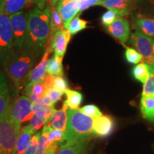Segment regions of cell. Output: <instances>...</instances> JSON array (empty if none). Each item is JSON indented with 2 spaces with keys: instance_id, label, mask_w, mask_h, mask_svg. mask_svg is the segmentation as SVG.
<instances>
[{
  "instance_id": "6da1fadb",
  "label": "cell",
  "mask_w": 154,
  "mask_h": 154,
  "mask_svg": "<svg viewBox=\"0 0 154 154\" xmlns=\"http://www.w3.org/2000/svg\"><path fill=\"white\" fill-rule=\"evenodd\" d=\"M50 16L49 5L44 10L35 7L29 13L24 48L38 54L46 47L50 34Z\"/></svg>"
},
{
  "instance_id": "7a4b0ae2",
  "label": "cell",
  "mask_w": 154,
  "mask_h": 154,
  "mask_svg": "<svg viewBox=\"0 0 154 154\" xmlns=\"http://www.w3.org/2000/svg\"><path fill=\"white\" fill-rule=\"evenodd\" d=\"M38 55V53L23 47L21 49L13 50L2 61L5 72L14 84L17 93L24 86L26 78Z\"/></svg>"
},
{
  "instance_id": "3957f363",
  "label": "cell",
  "mask_w": 154,
  "mask_h": 154,
  "mask_svg": "<svg viewBox=\"0 0 154 154\" xmlns=\"http://www.w3.org/2000/svg\"><path fill=\"white\" fill-rule=\"evenodd\" d=\"M94 118L84 114L78 109H69L66 130L63 148L77 142L91 140L96 137L94 131Z\"/></svg>"
},
{
  "instance_id": "277c9868",
  "label": "cell",
  "mask_w": 154,
  "mask_h": 154,
  "mask_svg": "<svg viewBox=\"0 0 154 154\" xmlns=\"http://www.w3.org/2000/svg\"><path fill=\"white\" fill-rule=\"evenodd\" d=\"M21 129V124L14 120L9 109L0 118V154H14Z\"/></svg>"
},
{
  "instance_id": "5b68a950",
  "label": "cell",
  "mask_w": 154,
  "mask_h": 154,
  "mask_svg": "<svg viewBox=\"0 0 154 154\" xmlns=\"http://www.w3.org/2000/svg\"><path fill=\"white\" fill-rule=\"evenodd\" d=\"M14 48L10 17L5 12L3 3L0 8V61H2Z\"/></svg>"
},
{
  "instance_id": "8992f818",
  "label": "cell",
  "mask_w": 154,
  "mask_h": 154,
  "mask_svg": "<svg viewBox=\"0 0 154 154\" xmlns=\"http://www.w3.org/2000/svg\"><path fill=\"white\" fill-rule=\"evenodd\" d=\"M152 38L145 34L136 31L131 34L129 43L132 44L143 57V61L149 65L152 72L154 73V55L152 47Z\"/></svg>"
},
{
  "instance_id": "52a82bcc",
  "label": "cell",
  "mask_w": 154,
  "mask_h": 154,
  "mask_svg": "<svg viewBox=\"0 0 154 154\" xmlns=\"http://www.w3.org/2000/svg\"><path fill=\"white\" fill-rule=\"evenodd\" d=\"M9 17L12 28L14 48L21 49L24 47L26 39L29 13L22 11Z\"/></svg>"
},
{
  "instance_id": "ba28073f",
  "label": "cell",
  "mask_w": 154,
  "mask_h": 154,
  "mask_svg": "<svg viewBox=\"0 0 154 154\" xmlns=\"http://www.w3.org/2000/svg\"><path fill=\"white\" fill-rule=\"evenodd\" d=\"M11 115L20 124L32 120L34 113L33 102L27 96H19L9 106Z\"/></svg>"
},
{
  "instance_id": "9c48e42d",
  "label": "cell",
  "mask_w": 154,
  "mask_h": 154,
  "mask_svg": "<svg viewBox=\"0 0 154 154\" xmlns=\"http://www.w3.org/2000/svg\"><path fill=\"white\" fill-rule=\"evenodd\" d=\"M53 51L51 46L46 47V51L44 52L43 57H42L41 61H39L38 65L34 69H32L29 74L27 78H26L25 85L29 84H35V83L42 82L45 79L47 76V63L49 61V55Z\"/></svg>"
},
{
  "instance_id": "30bf717a",
  "label": "cell",
  "mask_w": 154,
  "mask_h": 154,
  "mask_svg": "<svg viewBox=\"0 0 154 154\" xmlns=\"http://www.w3.org/2000/svg\"><path fill=\"white\" fill-rule=\"evenodd\" d=\"M106 29L113 37L122 43L128 41L130 36V25L128 21L123 17H117L112 24L106 26Z\"/></svg>"
},
{
  "instance_id": "8fae6325",
  "label": "cell",
  "mask_w": 154,
  "mask_h": 154,
  "mask_svg": "<svg viewBox=\"0 0 154 154\" xmlns=\"http://www.w3.org/2000/svg\"><path fill=\"white\" fill-rule=\"evenodd\" d=\"M136 2V0H101L97 5L115 11L119 17L127 16Z\"/></svg>"
},
{
  "instance_id": "7c38bea8",
  "label": "cell",
  "mask_w": 154,
  "mask_h": 154,
  "mask_svg": "<svg viewBox=\"0 0 154 154\" xmlns=\"http://www.w3.org/2000/svg\"><path fill=\"white\" fill-rule=\"evenodd\" d=\"M71 36L72 35L68 29L59 30L56 32L51 42V47L54 52V55L61 58L63 57Z\"/></svg>"
},
{
  "instance_id": "4fadbf2b",
  "label": "cell",
  "mask_w": 154,
  "mask_h": 154,
  "mask_svg": "<svg viewBox=\"0 0 154 154\" xmlns=\"http://www.w3.org/2000/svg\"><path fill=\"white\" fill-rule=\"evenodd\" d=\"M81 3L80 0H72L64 5H57L56 7L60 13L65 29H68L72 20L80 11Z\"/></svg>"
},
{
  "instance_id": "5bb4252c",
  "label": "cell",
  "mask_w": 154,
  "mask_h": 154,
  "mask_svg": "<svg viewBox=\"0 0 154 154\" xmlns=\"http://www.w3.org/2000/svg\"><path fill=\"white\" fill-rule=\"evenodd\" d=\"M114 121L109 116L101 115L94 118V131L96 137L109 136L114 129Z\"/></svg>"
},
{
  "instance_id": "9a60e30c",
  "label": "cell",
  "mask_w": 154,
  "mask_h": 154,
  "mask_svg": "<svg viewBox=\"0 0 154 154\" xmlns=\"http://www.w3.org/2000/svg\"><path fill=\"white\" fill-rule=\"evenodd\" d=\"M68 106L63 103L62 108L59 110L54 109L47 124L51 128L65 133L68 121Z\"/></svg>"
},
{
  "instance_id": "2e32d148",
  "label": "cell",
  "mask_w": 154,
  "mask_h": 154,
  "mask_svg": "<svg viewBox=\"0 0 154 154\" xmlns=\"http://www.w3.org/2000/svg\"><path fill=\"white\" fill-rule=\"evenodd\" d=\"M35 132L29 125L23 127L17 139L14 154H24Z\"/></svg>"
},
{
  "instance_id": "e0dca14e",
  "label": "cell",
  "mask_w": 154,
  "mask_h": 154,
  "mask_svg": "<svg viewBox=\"0 0 154 154\" xmlns=\"http://www.w3.org/2000/svg\"><path fill=\"white\" fill-rule=\"evenodd\" d=\"M9 94L7 79L6 75L0 72V118L9 110Z\"/></svg>"
},
{
  "instance_id": "ac0fdd59",
  "label": "cell",
  "mask_w": 154,
  "mask_h": 154,
  "mask_svg": "<svg viewBox=\"0 0 154 154\" xmlns=\"http://www.w3.org/2000/svg\"><path fill=\"white\" fill-rule=\"evenodd\" d=\"M51 7V16H50V34L46 47H49V44L51 43L53 36L57 31L65 29L63 26L62 18L54 5H49Z\"/></svg>"
},
{
  "instance_id": "d6986e66",
  "label": "cell",
  "mask_w": 154,
  "mask_h": 154,
  "mask_svg": "<svg viewBox=\"0 0 154 154\" xmlns=\"http://www.w3.org/2000/svg\"><path fill=\"white\" fill-rule=\"evenodd\" d=\"M134 26L138 31L149 37H154V19L138 15L134 21Z\"/></svg>"
},
{
  "instance_id": "ffe728a7",
  "label": "cell",
  "mask_w": 154,
  "mask_h": 154,
  "mask_svg": "<svg viewBox=\"0 0 154 154\" xmlns=\"http://www.w3.org/2000/svg\"><path fill=\"white\" fill-rule=\"evenodd\" d=\"M33 4L32 0H5L4 9L7 14L11 15L24 11V9Z\"/></svg>"
},
{
  "instance_id": "44dd1931",
  "label": "cell",
  "mask_w": 154,
  "mask_h": 154,
  "mask_svg": "<svg viewBox=\"0 0 154 154\" xmlns=\"http://www.w3.org/2000/svg\"><path fill=\"white\" fill-rule=\"evenodd\" d=\"M140 109L144 119L154 123V96H141Z\"/></svg>"
},
{
  "instance_id": "7402d4cb",
  "label": "cell",
  "mask_w": 154,
  "mask_h": 154,
  "mask_svg": "<svg viewBox=\"0 0 154 154\" xmlns=\"http://www.w3.org/2000/svg\"><path fill=\"white\" fill-rule=\"evenodd\" d=\"M90 141L91 140L77 142L60 149L56 154H88Z\"/></svg>"
},
{
  "instance_id": "603a6c76",
  "label": "cell",
  "mask_w": 154,
  "mask_h": 154,
  "mask_svg": "<svg viewBox=\"0 0 154 154\" xmlns=\"http://www.w3.org/2000/svg\"><path fill=\"white\" fill-rule=\"evenodd\" d=\"M63 58L54 55L49 59L47 63V74L53 76H63Z\"/></svg>"
},
{
  "instance_id": "cb8c5ba5",
  "label": "cell",
  "mask_w": 154,
  "mask_h": 154,
  "mask_svg": "<svg viewBox=\"0 0 154 154\" xmlns=\"http://www.w3.org/2000/svg\"><path fill=\"white\" fill-rule=\"evenodd\" d=\"M151 72V67L145 62L138 63L132 70V74L135 79L143 84H145L146 81L149 79Z\"/></svg>"
},
{
  "instance_id": "d4e9b609",
  "label": "cell",
  "mask_w": 154,
  "mask_h": 154,
  "mask_svg": "<svg viewBox=\"0 0 154 154\" xmlns=\"http://www.w3.org/2000/svg\"><path fill=\"white\" fill-rule=\"evenodd\" d=\"M64 94L66 96V99L63 103L70 109H78L83 101L82 94L69 88Z\"/></svg>"
},
{
  "instance_id": "484cf974",
  "label": "cell",
  "mask_w": 154,
  "mask_h": 154,
  "mask_svg": "<svg viewBox=\"0 0 154 154\" xmlns=\"http://www.w3.org/2000/svg\"><path fill=\"white\" fill-rule=\"evenodd\" d=\"M87 21L81 19L79 15H78L72 20L69 26L68 30L71 35H74L78 32L87 28Z\"/></svg>"
},
{
  "instance_id": "4316f807",
  "label": "cell",
  "mask_w": 154,
  "mask_h": 154,
  "mask_svg": "<svg viewBox=\"0 0 154 154\" xmlns=\"http://www.w3.org/2000/svg\"><path fill=\"white\" fill-rule=\"evenodd\" d=\"M49 126L46 124L44 126L42 131L41 132V136L38 140V143L37 148L36 149L35 154H45L47 151L48 146V134H49Z\"/></svg>"
},
{
  "instance_id": "83f0119b",
  "label": "cell",
  "mask_w": 154,
  "mask_h": 154,
  "mask_svg": "<svg viewBox=\"0 0 154 154\" xmlns=\"http://www.w3.org/2000/svg\"><path fill=\"white\" fill-rule=\"evenodd\" d=\"M64 139V133L49 127V134H48V144H58L61 146V149Z\"/></svg>"
},
{
  "instance_id": "f1b7e54d",
  "label": "cell",
  "mask_w": 154,
  "mask_h": 154,
  "mask_svg": "<svg viewBox=\"0 0 154 154\" xmlns=\"http://www.w3.org/2000/svg\"><path fill=\"white\" fill-rule=\"evenodd\" d=\"M54 106H42L38 103H33V111L35 115L45 119L47 121H49L54 110Z\"/></svg>"
},
{
  "instance_id": "f546056e",
  "label": "cell",
  "mask_w": 154,
  "mask_h": 154,
  "mask_svg": "<svg viewBox=\"0 0 154 154\" xmlns=\"http://www.w3.org/2000/svg\"><path fill=\"white\" fill-rule=\"evenodd\" d=\"M126 47L125 57L128 63H133V64H138L140 61H143V57L137 50L128 47Z\"/></svg>"
},
{
  "instance_id": "4dcf8cb0",
  "label": "cell",
  "mask_w": 154,
  "mask_h": 154,
  "mask_svg": "<svg viewBox=\"0 0 154 154\" xmlns=\"http://www.w3.org/2000/svg\"><path fill=\"white\" fill-rule=\"evenodd\" d=\"M141 96H154V73H151L149 79L143 84Z\"/></svg>"
},
{
  "instance_id": "1f68e13d",
  "label": "cell",
  "mask_w": 154,
  "mask_h": 154,
  "mask_svg": "<svg viewBox=\"0 0 154 154\" xmlns=\"http://www.w3.org/2000/svg\"><path fill=\"white\" fill-rule=\"evenodd\" d=\"M79 110L84 113V114L91 116L92 118H96V117L101 116V115H103L101 111L99 110V107L94 104L86 105L84 107L79 109Z\"/></svg>"
},
{
  "instance_id": "d6a6232c",
  "label": "cell",
  "mask_w": 154,
  "mask_h": 154,
  "mask_svg": "<svg viewBox=\"0 0 154 154\" xmlns=\"http://www.w3.org/2000/svg\"><path fill=\"white\" fill-rule=\"evenodd\" d=\"M117 17H119V16L115 11L111 10V9H108V11L103 13L101 17V24L105 27H106V26L112 24Z\"/></svg>"
},
{
  "instance_id": "836d02e7",
  "label": "cell",
  "mask_w": 154,
  "mask_h": 154,
  "mask_svg": "<svg viewBox=\"0 0 154 154\" xmlns=\"http://www.w3.org/2000/svg\"><path fill=\"white\" fill-rule=\"evenodd\" d=\"M53 88L64 94L68 89V82L63 76H55L53 82Z\"/></svg>"
},
{
  "instance_id": "e575fe53",
  "label": "cell",
  "mask_w": 154,
  "mask_h": 154,
  "mask_svg": "<svg viewBox=\"0 0 154 154\" xmlns=\"http://www.w3.org/2000/svg\"><path fill=\"white\" fill-rule=\"evenodd\" d=\"M47 122L48 121L46 120L45 119L34 114L33 118H32V120L30 121V124L29 125L35 131H37L39 130L42 126H45Z\"/></svg>"
},
{
  "instance_id": "d590c367",
  "label": "cell",
  "mask_w": 154,
  "mask_h": 154,
  "mask_svg": "<svg viewBox=\"0 0 154 154\" xmlns=\"http://www.w3.org/2000/svg\"><path fill=\"white\" fill-rule=\"evenodd\" d=\"M40 136H41V132H38L35 135H34L33 137L32 138V139L30 140L29 144L24 154H35Z\"/></svg>"
},
{
  "instance_id": "8d00e7d4",
  "label": "cell",
  "mask_w": 154,
  "mask_h": 154,
  "mask_svg": "<svg viewBox=\"0 0 154 154\" xmlns=\"http://www.w3.org/2000/svg\"><path fill=\"white\" fill-rule=\"evenodd\" d=\"M63 94V93H61L60 91H58L57 90L54 89V88H51L47 90V96H49V99L52 101V103L54 104H55L56 103H57L61 99Z\"/></svg>"
},
{
  "instance_id": "74e56055",
  "label": "cell",
  "mask_w": 154,
  "mask_h": 154,
  "mask_svg": "<svg viewBox=\"0 0 154 154\" xmlns=\"http://www.w3.org/2000/svg\"><path fill=\"white\" fill-rule=\"evenodd\" d=\"M100 1H101V0H86V1L82 2L80 11H84L86 9L90 8L92 6L97 5Z\"/></svg>"
},
{
  "instance_id": "f35d334b",
  "label": "cell",
  "mask_w": 154,
  "mask_h": 154,
  "mask_svg": "<svg viewBox=\"0 0 154 154\" xmlns=\"http://www.w3.org/2000/svg\"><path fill=\"white\" fill-rule=\"evenodd\" d=\"M72 0H59V2H58L57 5H66V4L70 2H72Z\"/></svg>"
},
{
  "instance_id": "ab89813d",
  "label": "cell",
  "mask_w": 154,
  "mask_h": 154,
  "mask_svg": "<svg viewBox=\"0 0 154 154\" xmlns=\"http://www.w3.org/2000/svg\"><path fill=\"white\" fill-rule=\"evenodd\" d=\"M49 2H50V5H57V4L59 2V0H48Z\"/></svg>"
},
{
  "instance_id": "60d3db41",
  "label": "cell",
  "mask_w": 154,
  "mask_h": 154,
  "mask_svg": "<svg viewBox=\"0 0 154 154\" xmlns=\"http://www.w3.org/2000/svg\"><path fill=\"white\" fill-rule=\"evenodd\" d=\"M149 2L152 6H153L154 7V0H149Z\"/></svg>"
},
{
  "instance_id": "b9f144b4",
  "label": "cell",
  "mask_w": 154,
  "mask_h": 154,
  "mask_svg": "<svg viewBox=\"0 0 154 154\" xmlns=\"http://www.w3.org/2000/svg\"><path fill=\"white\" fill-rule=\"evenodd\" d=\"M152 47H153V53L154 55V39L152 40Z\"/></svg>"
},
{
  "instance_id": "7bdbcfd3",
  "label": "cell",
  "mask_w": 154,
  "mask_h": 154,
  "mask_svg": "<svg viewBox=\"0 0 154 154\" xmlns=\"http://www.w3.org/2000/svg\"><path fill=\"white\" fill-rule=\"evenodd\" d=\"M4 2H5V0H0V8H1L2 5H3Z\"/></svg>"
},
{
  "instance_id": "ee69618b",
  "label": "cell",
  "mask_w": 154,
  "mask_h": 154,
  "mask_svg": "<svg viewBox=\"0 0 154 154\" xmlns=\"http://www.w3.org/2000/svg\"><path fill=\"white\" fill-rule=\"evenodd\" d=\"M80 1H82V2H84V1H86V0H80Z\"/></svg>"
}]
</instances>
